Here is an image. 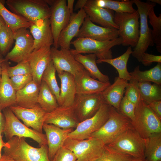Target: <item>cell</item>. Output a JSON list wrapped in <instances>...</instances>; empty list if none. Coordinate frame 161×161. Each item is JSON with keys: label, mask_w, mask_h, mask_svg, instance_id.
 Listing matches in <instances>:
<instances>
[{"label": "cell", "mask_w": 161, "mask_h": 161, "mask_svg": "<svg viewBox=\"0 0 161 161\" xmlns=\"http://www.w3.org/2000/svg\"><path fill=\"white\" fill-rule=\"evenodd\" d=\"M7 142L8 146L4 147V153L14 161H52L48 156L47 145L35 148L28 144L24 138L16 136Z\"/></svg>", "instance_id": "6da1fadb"}, {"label": "cell", "mask_w": 161, "mask_h": 161, "mask_svg": "<svg viewBox=\"0 0 161 161\" xmlns=\"http://www.w3.org/2000/svg\"><path fill=\"white\" fill-rule=\"evenodd\" d=\"M5 2L12 12L32 23L49 19L51 10L46 0H7Z\"/></svg>", "instance_id": "7a4b0ae2"}, {"label": "cell", "mask_w": 161, "mask_h": 161, "mask_svg": "<svg viewBox=\"0 0 161 161\" xmlns=\"http://www.w3.org/2000/svg\"><path fill=\"white\" fill-rule=\"evenodd\" d=\"M122 39L118 37L114 40L100 41L86 38H78L70 44L74 49H70V51L73 56L79 54L92 53L95 55L98 59L113 58L111 49L114 46L121 44Z\"/></svg>", "instance_id": "3957f363"}, {"label": "cell", "mask_w": 161, "mask_h": 161, "mask_svg": "<svg viewBox=\"0 0 161 161\" xmlns=\"http://www.w3.org/2000/svg\"><path fill=\"white\" fill-rule=\"evenodd\" d=\"M131 125V121L129 118L110 106L108 119L100 129L91 135L90 137L100 139L107 145Z\"/></svg>", "instance_id": "277c9868"}, {"label": "cell", "mask_w": 161, "mask_h": 161, "mask_svg": "<svg viewBox=\"0 0 161 161\" xmlns=\"http://www.w3.org/2000/svg\"><path fill=\"white\" fill-rule=\"evenodd\" d=\"M161 120L142 100L136 106L132 126L140 136L145 139L152 134L161 133Z\"/></svg>", "instance_id": "5b68a950"}, {"label": "cell", "mask_w": 161, "mask_h": 161, "mask_svg": "<svg viewBox=\"0 0 161 161\" xmlns=\"http://www.w3.org/2000/svg\"><path fill=\"white\" fill-rule=\"evenodd\" d=\"M105 145L102 140L96 138L79 140L68 137L63 146L74 153L76 161H95L103 154Z\"/></svg>", "instance_id": "8992f818"}, {"label": "cell", "mask_w": 161, "mask_h": 161, "mask_svg": "<svg viewBox=\"0 0 161 161\" xmlns=\"http://www.w3.org/2000/svg\"><path fill=\"white\" fill-rule=\"evenodd\" d=\"M139 18L137 10L132 13H114V22L118 27V36L123 46L133 48L136 46L140 35Z\"/></svg>", "instance_id": "52a82bcc"}, {"label": "cell", "mask_w": 161, "mask_h": 161, "mask_svg": "<svg viewBox=\"0 0 161 161\" xmlns=\"http://www.w3.org/2000/svg\"><path fill=\"white\" fill-rule=\"evenodd\" d=\"M108 146L131 157L145 159V142L131 125L110 143Z\"/></svg>", "instance_id": "ba28073f"}, {"label": "cell", "mask_w": 161, "mask_h": 161, "mask_svg": "<svg viewBox=\"0 0 161 161\" xmlns=\"http://www.w3.org/2000/svg\"><path fill=\"white\" fill-rule=\"evenodd\" d=\"M133 1L137 8L140 16V35L137 43L131 54L140 62L142 54L145 52L149 46H153L154 44L152 30L148 24V15L149 10L154 7L156 4L148 1L146 2L139 0Z\"/></svg>", "instance_id": "9c48e42d"}, {"label": "cell", "mask_w": 161, "mask_h": 161, "mask_svg": "<svg viewBox=\"0 0 161 161\" xmlns=\"http://www.w3.org/2000/svg\"><path fill=\"white\" fill-rule=\"evenodd\" d=\"M5 118V125L3 133L8 140L13 137H28L37 142L40 146L47 145L46 136L27 127L23 124L9 107L3 110Z\"/></svg>", "instance_id": "30bf717a"}, {"label": "cell", "mask_w": 161, "mask_h": 161, "mask_svg": "<svg viewBox=\"0 0 161 161\" xmlns=\"http://www.w3.org/2000/svg\"><path fill=\"white\" fill-rule=\"evenodd\" d=\"M110 105L104 101L97 112L91 117L79 122L75 129L69 134L68 137L83 140L90 137L108 119Z\"/></svg>", "instance_id": "8fae6325"}, {"label": "cell", "mask_w": 161, "mask_h": 161, "mask_svg": "<svg viewBox=\"0 0 161 161\" xmlns=\"http://www.w3.org/2000/svg\"><path fill=\"white\" fill-rule=\"evenodd\" d=\"M50 6L51 15L49 21L52 35L53 47L58 48V40L62 30L68 25L71 15L66 0H46Z\"/></svg>", "instance_id": "7c38bea8"}, {"label": "cell", "mask_w": 161, "mask_h": 161, "mask_svg": "<svg viewBox=\"0 0 161 161\" xmlns=\"http://www.w3.org/2000/svg\"><path fill=\"white\" fill-rule=\"evenodd\" d=\"M51 56L56 72L59 74L63 72H68L75 78L88 72L83 65L76 61L71 53L70 49L58 50L53 47L51 48Z\"/></svg>", "instance_id": "4fadbf2b"}, {"label": "cell", "mask_w": 161, "mask_h": 161, "mask_svg": "<svg viewBox=\"0 0 161 161\" xmlns=\"http://www.w3.org/2000/svg\"><path fill=\"white\" fill-rule=\"evenodd\" d=\"M27 29L20 28L14 33L15 45L5 56L6 61L19 63L27 60L33 51V38Z\"/></svg>", "instance_id": "5bb4252c"}, {"label": "cell", "mask_w": 161, "mask_h": 161, "mask_svg": "<svg viewBox=\"0 0 161 161\" xmlns=\"http://www.w3.org/2000/svg\"><path fill=\"white\" fill-rule=\"evenodd\" d=\"M104 101L101 93L87 95L76 94L74 105L79 122L93 116Z\"/></svg>", "instance_id": "9a60e30c"}, {"label": "cell", "mask_w": 161, "mask_h": 161, "mask_svg": "<svg viewBox=\"0 0 161 161\" xmlns=\"http://www.w3.org/2000/svg\"><path fill=\"white\" fill-rule=\"evenodd\" d=\"M79 123L74 104L68 106H59L53 111L46 113L45 117L44 123L62 129L75 128Z\"/></svg>", "instance_id": "2e32d148"}, {"label": "cell", "mask_w": 161, "mask_h": 161, "mask_svg": "<svg viewBox=\"0 0 161 161\" xmlns=\"http://www.w3.org/2000/svg\"><path fill=\"white\" fill-rule=\"evenodd\" d=\"M9 108L18 119L23 121L25 125L43 133V125L46 113L38 105L30 109L16 105Z\"/></svg>", "instance_id": "e0dca14e"}, {"label": "cell", "mask_w": 161, "mask_h": 161, "mask_svg": "<svg viewBox=\"0 0 161 161\" xmlns=\"http://www.w3.org/2000/svg\"><path fill=\"white\" fill-rule=\"evenodd\" d=\"M75 37L104 41L114 40L118 38L119 36L118 30L96 25L90 20L87 15Z\"/></svg>", "instance_id": "ac0fdd59"}, {"label": "cell", "mask_w": 161, "mask_h": 161, "mask_svg": "<svg viewBox=\"0 0 161 161\" xmlns=\"http://www.w3.org/2000/svg\"><path fill=\"white\" fill-rule=\"evenodd\" d=\"M43 129L45 132L48 148V156L52 161L58 149L63 146L69 133L73 129H62L51 124L44 123Z\"/></svg>", "instance_id": "d6986e66"}, {"label": "cell", "mask_w": 161, "mask_h": 161, "mask_svg": "<svg viewBox=\"0 0 161 161\" xmlns=\"http://www.w3.org/2000/svg\"><path fill=\"white\" fill-rule=\"evenodd\" d=\"M51 47H45L33 50L27 60L31 71L33 80L40 85L42 75L51 61Z\"/></svg>", "instance_id": "ffe728a7"}, {"label": "cell", "mask_w": 161, "mask_h": 161, "mask_svg": "<svg viewBox=\"0 0 161 161\" xmlns=\"http://www.w3.org/2000/svg\"><path fill=\"white\" fill-rule=\"evenodd\" d=\"M83 9L92 22L103 27L118 29V26L114 22L113 11L97 7L95 0H88Z\"/></svg>", "instance_id": "44dd1931"}, {"label": "cell", "mask_w": 161, "mask_h": 161, "mask_svg": "<svg viewBox=\"0 0 161 161\" xmlns=\"http://www.w3.org/2000/svg\"><path fill=\"white\" fill-rule=\"evenodd\" d=\"M87 14L83 9L71 16L68 25L62 30L58 40V46L61 49H70V43L78 33Z\"/></svg>", "instance_id": "7402d4cb"}, {"label": "cell", "mask_w": 161, "mask_h": 161, "mask_svg": "<svg viewBox=\"0 0 161 161\" xmlns=\"http://www.w3.org/2000/svg\"><path fill=\"white\" fill-rule=\"evenodd\" d=\"M34 40L33 50L45 47H51L54 41L49 19L32 23L29 27Z\"/></svg>", "instance_id": "603a6c76"}, {"label": "cell", "mask_w": 161, "mask_h": 161, "mask_svg": "<svg viewBox=\"0 0 161 161\" xmlns=\"http://www.w3.org/2000/svg\"><path fill=\"white\" fill-rule=\"evenodd\" d=\"M61 82V88L58 103L59 106H68L72 105L76 94L74 76L65 72L58 74Z\"/></svg>", "instance_id": "cb8c5ba5"}, {"label": "cell", "mask_w": 161, "mask_h": 161, "mask_svg": "<svg viewBox=\"0 0 161 161\" xmlns=\"http://www.w3.org/2000/svg\"><path fill=\"white\" fill-rule=\"evenodd\" d=\"M75 78L76 94L79 95L101 93L111 84L110 83H104L93 79L88 72Z\"/></svg>", "instance_id": "d4e9b609"}, {"label": "cell", "mask_w": 161, "mask_h": 161, "mask_svg": "<svg viewBox=\"0 0 161 161\" xmlns=\"http://www.w3.org/2000/svg\"><path fill=\"white\" fill-rule=\"evenodd\" d=\"M5 60L1 64L2 74L0 83V105L1 110L16 105V91L13 87L7 72Z\"/></svg>", "instance_id": "484cf974"}, {"label": "cell", "mask_w": 161, "mask_h": 161, "mask_svg": "<svg viewBox=\"0 0 161 161\" xmlns=\"http://www.w3.org/2000/svg\"><path fill=\"white\" fill-rule=\"evenodd\" d=\"M128 81L116 77L114 82L101 93L104 101L119 111L120 102L123 97Z\"/></svg>", "instance_id": "4316f807"}, {"label": "cell", "mask_w": 161, "mask_h": 161, "mask_svg": "<svg viewBox=\"0 0 161 161\" xmlns=\"http://www.w3.org/2000/svg\"><path fill=\"white\" fill-rule=\"evenodd\" d=\"M40 85L33 80L24 88L16 91V105L28 109L37 105Z\"/></svg>", "instance_id": "83f0119b"}, {"label": "cell", "mask_w": 161, "mask_h": 161, "mask_svg": "<svg viewBox=\"0 0 161 161\" xmlns=\"http://www.w3.org/2000/svg\"><path fill=\"white\" fill-rule=\"evenodd\" d=\"M75 59L80 63L94 79H97L102 82L110 83L109 77L103 74L96 64L97 57L95 55L90 53L83 55L79 54L74 56Z\"/></svg>", "instance_id": "f1b7e54d"}, {"label": "cell", "mask_w": 161, "mask_h": 161, "mask_svg": "<svg viewBox=\"0 0 161 161\" xmlns=\"http://www.w3.org/2000/svg\"><path fill=\"white\" fill-rule=\"evenodd\" d=\"M132 50L131 47H128L126 51L118 57L111 59H97L96 63H106L113 66L117 71L118 77L127 81L131 79V77L127 69V64Z\"/></svg>", "instance_id": "f546056e"}, {"label": "cell", "mask_w": 161, "mask_h": 161, "mask_svg": "<svg viewBox=\"0 0 161 161\" xmlns=\"http://www.w3.org/2000/svg\"><path fill=\"white\" fill-rule=\"evenodd\" d=\"M144 140L145 159L147 161H161V133L152 134Z\"/></svg>", "instance_id": "4dcf8cb0"}, {"label": "cell", "mask_w": 161, "mask_h": 161, "mask_svg": "<svg viewBox=\"0 0 161 161\" xmlns=\"http://www.w3.org/2000/svg\"><path fill=\"white\" fill-rule=\"evenodd\" d=\"M0 15L14 33L20 28H29L32 24L7 10L2 0H0Z\"/></svg>", "instance_id": "1f68e13d"}, {"label": "cell", "mask_w": 161, "mask_h": 161, "mask_svg": "<svg viewBox=\"0 0 161 161\" xmlns=\"http://www.w3.org/2000/svg\"><path fill=\"white\" fill-rule=\"evenodd\" d=\"M137 66L134 70L130 73L131 79L138 82L144 81L152 82L161 85V63H158L154 67L144 71H141Z\"/></svg>", "instance_id": "d6a6232c"}, {"label": "cell", "mask_w": 161, "mask_h": 161, "mask_svg": "<svg viewBox=\"0 0 161 161\" xmlns=\"http://www.w3.org/2000/svg\"><path fill=\"white\" fill-rule=\"evenodd\" d=\"M37 103L46 113L53 111L59 106L55 97L42 81L40 85Z\"/></svg>", "instance_id": "836d02e7"}, {"label": "cell", "mask_w": 161, "mask_h": 161, "mask_svg": "<svg viewBox=\"0 0 161 161\" xmlns=\"http://www.w3.org/2000/svg\"><path fill=\"white\" fill-rule=\"evenodd\" d=\"M141 99L148 104L156 101L161 100V86L151 82H139Z\"/></svg>", "instance_id": "e575fe53"}, {"label": "cell", "mask_w": 161, "mask_h": 161, "mask_svg": "<svg viewBox=\"0 0 161 161\" xmlns=\"http://www.w3.org/2000/svg\"><path fill=\"white\" fill-rule=\"evenodd\" d=\"M56 72V70L51 60L42 75L41 81L46 83L55 97L58 103L60 88L58 86L57 81Z\"/></svg>", "instance_id": "d590c367"}, {"label": "cell", "mask_w": 161, "mask_h": 161, "mask_svg": "<svg viewBox=\"0 0 161 161\" xmlns=\"http://www.w3.org/2000/svg\"><path fill=\"white\" fill-rule=\"evenodd\" d=\"M148 17L149 22L153 27L152 36L153 42L156 45L158 52H161V13L157 16L154 12V7L149 11Z\"/></svg>", "instance_id": "8d00e7d4"}, {"label": "cell", "mask_w": 161, "mask_h": 161, "mask_svg": "<svg viewBox=\"0 0 161 161\" xmlns=\"http://www.w3.org/2000/svg\"><path fill=\"white\" fill-rule=\"evenodd\" d=\"M14 32L6 24L0 30V51L3 56H5L11 48L14 41Z\"/></svg>", "instance_id": "74e56055"}, {"label": "cell", "mask_w": 161, "mask_h": 161, "mask_svg": "<svg viewBox=\"0 0 161 161\" xmlns=\"http://www.w3.org/2000/svg\"><path fill=\"white\" fill-rule=\"evenodd\" d=\"M105 8L114 11L116 13H134L136 11L133 7L134 3L132 0L118 1L105 0Z\"/></svg>", "instance_id": "f35d334b"}, {"label": "cell", "mask_w": 161, "mask_h": 161, "mask_svg": "<svg viewBox=\"0 0 161 161\" xmlns=\"http://www.w3.org/2000/svg\"><path fill=\"white\" fill-rule=\"evenodd\" d=\"M131 157L129 155L118 152L105 145L103 154L95 161H129Z\"/></svg>", "instance_id": "ab89813d"}, {"label": "cell", "mask_w": 161, "mask_h": 161, "mask_svg": "<svg viewBox=\"0 0 161 161\" xmlns=\"http://www.w3.org/2000/svg\"><path fill=\"white\" fill-rule=\"evenodd\" d=\"M129 100L136 106L141 100L139 87V82L131 79L125 89V96Z\"/></svg>", "instance_id": "60d3db41"}, {"label": "cell", "mask_w": 161, "mask_h": 161, "mask_svg": "<svg viewBox=\"0 0 161 161\" xmlns=\"http://www.w3.org/2000/svg\"><path fill=\"white\" fill-rule=\"evenodd\" d=\"M6 69L7 74L10 78L19 75H32L31 68L29 62L27 60L18 63L16 66L12 67L9 66L7 62Z\"/></svg>", "instance_id": "b9f144b4"}, {"label": "cell", "mask_w": 161, "mask_h": 161, "mask_svg": "<svg viewBox=\"0 0 161 161\" xmlns=\"http://www.w3.org/2000/svg\"><path fill=\"white\" fill-rule=\"evenodd\" d=\"M135 107L136 106L124 96L120 102L118 111L132 122L134 117Z\"/></svg>", "instance_id": "7bdbcfd3"}, {"label": "cell", "mask_w": 161, "mask_h": 161, "mask_svg": "<svg viewBox=\"0 0 161 161\" xmlns=\"http://www.w3.org/2000/svg\"><path fill=\"white\" fill-rule=\"evenodd\" d=\"M10 78L12 84L16 91L21 89L33 80L31 74L15 76Z\"/></svg>", "instance_id": "ee69618b"}, {"label": "cell", "mask_w": 161, "mask_h": 161, "mask_svg": "<svg viewBox=\"0 0 161 161\" xmlns=\"http://www.w3.org/2000/svg\"><path fill=\"white\" fill-rule=\"evenodd\" d=\"M74 153L64 146L60 148L55 155L52 161H76Z\"/></svg>", "instance_id": "f6af8a7d"}, {"label": "cell", "mask_w": 161, "mask_h": 161, "mask_svg": "<svg viewBox=\"0 0 161 161\" xmlns=\"http://www.w3.org/2000/svg\"><path fill=\"white\" fill-rule=\"evenodd\" d=\"M145 66H149L153 62L161 63V56L156 55L144 52L142 56L140 62Z\"/></svg>", "instance_id": "bcb514c9"}, {"label": "cell", "mask_w": 161, "mask_h": 161, "mask_svg": "<svg viewBox=\"0 0 161 161\" xmlns=\"http://www.w3.org/2000/svg\"><path fill=\"white\" fill-rule=\"evenodd\" d=\"M148 104L154 113L161 120V100L154 101Z\"/></svg>", "instance_id": "7dc6e473"}, {"label": "cell", "mask_w": 161, "mask_h": 161, "mask_svg": "<svg viewBox=\"0 0 161 161\" xmlns=\"http://www.w3.org/2000/svg\"><path fill=\"white\" fill-rule=\"evenodd\" d=\"M87 0H78L77 1L74 10H77L83 9L86 4Z\"/></svg>", "instance_id": "c3c4849f"}, {"label": "cell", "mask_w": 161, "mask_h": 161, "mask_svg": "<svg viewBox=\"0 0 161 161\" xmlns=\"http://www.w3.org/2000/svg\"><path fill=\"white\" fill-rule=\"evenodd\" d=\"M5 125V118L4 114L0 113V134L3 132Z\"/></svg>", "instance_id": "681fc988"}, {"label": "cell", "mask_w": 161, "mask_h": 161, "mask_svg": "<svg viewBox=\"0 0 161 161\" xmlns=\"http://www.w3.org/2000/svg\"><path fill=\"white\" fill-rule=\"evenodd\" d=\"M67 1V8L71 16L73 13V5L75 1L74 0H68Z\"/></svg>", "instance_id": "f907efd6"}, {"label": "cell", "mask_w": 161, "mask_h": 161, "mask_svg": "<svg viewBox=\"0 0 161 161\" xmlns=\"http://www.w3.org/2000/svg\"><path fill=\"white\" fill-rule=\"evenodd\" d=\"M95 4L97 7L105 8L106 6L105 0H95Z\"/></svg>", "instance_id": "816d5d0a"}, {"label": "cell", "mask_w": 161, "mask_h": 161, "mask_svg": "<svg viewBox=\"0 0 161 161\" xmlns=\"http://www.w3.org/2000/svg\"><path fill=\"white\" fill-rule=\"evenodd\" d=\"M0 161H14L12 158L9 156L4 153L2 155Z\"/></svg>", "instance_id": "f5cc1de1"}, {"label": "cell", "mask_w": 161, "mask_h": 161, "mask_svg": "<svg viewBox=\"0 0 161 161\" xmlns=\"http://www.w3.org/2000/svg\"><path fill=\"white\" fill-rule=\"evenodd\" d=\"M2 136L1 134H0V147H5L8 146V143L6 142H4L2 139Z\"/></svg>", "instance_id": "db71d44e"}, {"label": "cell", "mask_w": 161, "mask_h": 161, "mask_svg": "<svg viewBox=\"0 0 161 161\" xmlns=\"http://www.w3.org/2000/svg\"><path fill=\"white\" fill-rule=\"evenodd\" d=\"M5 60L4 58L0 59V83L1 79V74H2V67L1 64Z\"/></svg>", "instance_id": "11a10c76"}, {"label": "cell", "mask_w": 161, "mask_h": 161, "mask_svg": "<svg viewBox=\"0 0 161 161\" xmlns=\"http://www.w3.org/2000/svg\"><path fill=\"white\" fill-rule=\"evenodd\" d=\"M129 161H147L145 159L136 158L131 157Z\"/></svg>", "instance_id": "9f6ffc18"}, {"label": "cell", "mask_w": 161, "mask_h": 161, "mask_svg": "<svg viewBox=\"0 0 161 161\" xmlns=\"http://www.w3.org/2000/svg\"><path fill=\"white\" fill-rule=\"evenodd\" d=\"M6 24L3 18L0 15V30L2 26Z\"/></svg>", "instance_id": "6f0895ef"}, {"label": "cell", "mask_w": 161, "mask_h": 161, "mask_svg": "<svg viewBox=\"0 0 161 161\" xmlns=\"http://www.w3.org/2000/svg\"><path fill=\"white\" fill-rule=\"evenodd\" d=\"M149 1L152 3L158 4L160 5L161 4V0H148Z\"/></svg>", "instance_id": "680465c9"}, {"label": "cell", "mask_w": 161, "mask_h": 161, "mask_svg": "<svg viewBox=\"0 0 161 161\" xmlns=\"http://www.w3.org/2000/svg\"><path fill=\"white\" fill-rule=\"evenodd\" d=\"M2 148V147H0V159L1 158L2 156V155L1 154V149Z\"/></svg>", "instance_id": "91938a15"}, {"label": "cell", "mask_w": 161, "mask_h": 161, "mask_svg": "<svg viewBox=\"0 0 161 161\" xmlns=\"http://www.w3.org/2000/svg\"><path fill=\"white\" fill-rule=\"evenodd\" d=\"M4 58L3 55L1 54L0 51V59Z\"/></svg>", "instance_id": "94428289"}, {"label": "cell", "mask_w": 161, "mask_h": 161, "mask_svg": "<svg viewBox=\"0 0 161 161\" xmlns=\"http://www.w3.org/2000/svg\"><path fill=\"white\" fill-rule=\"evenodd\" d=\"M1 107H0V113H1Z\"/></svg>", "instance_id": "6125c7cd"}]
</instances>
